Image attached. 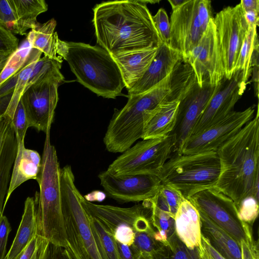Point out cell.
I'll list each match as a JSON object with an SVG mask.
<instances>
[{
  "mask_svg": "<svg viewBox=\"0 0 259 259\" xmlns=\"http://www.w3.org/2000/svg\"><path fill=\"white\" fill-rule=\"evenodd\" d=\"M157 1L105 2L93 8L97 42L111 56L158 47L162 42L147 4Z\"/></svg>",
  "mask_w": 259,
  "mask_h": 259,
  "instance_id": "6da1fadb",
  "label": "cell"
},
{
  "mask_svg": "<svg viewBox=\"0 0 259 259\" xmlns=\"http://www.w3.org/2000/svg\"><path fill=\"white\" fill-rule=\"evenodd\" d=\"M220 172L214 187L238 205L253 196L258 200L259 114L216 151Z\"/></svg>",
  "mask_w": 259,
  "mask_h": 259,
  "instance_id": "7a4b0ae2",
  "label": "cell"
},
{
  "mask_svg": "<svg viewBox=\"0 0 259 259\" xmlns=\"http://www.w3.org/2000/svg\"><path fill=\"white\" fill-rule=\"evenodd\" d=\"M57 54L65 60L78 82L105 98L115 99L125 85L112 56L103 48L58 38Z\"/></svg>",
  "mask_w": 259,
  "mask_h": 259,
  "instance_id": "3957f363",
  "label": "cell"
},
{
  "mask_svg": "<svg viewBox=\"0 0 259 259\" xmlns=\"http://www.w3.org/2000/svg\"><path fill=\"white\" fill-rule=\"evenodd\" d=\"M60 170L57 151L46 134L41 167L36 180L39 191L34 195L37 235L50 243L67 246L62 210Z\"/></svg>",
  "mask_w": 259,
  "mask_h": 259,
  "instance_id": "277c9868",
  "label": "cell"
},
{
  "mask_svg": "<svg viewBox=\"0 0 259 259\" xmlns=\"http://www.w3.org/2000/svg\"><path fill=\"white\" fill-rule=\"evenodd\" d=\"M170 74L148 91L128 96L125 105L114 113L103 138L108 152L122 153L142 138L152 112L169 93Z\"/></svg>",
  "mask_w": 259,
  "mask_h": 259,
  "instance_id": "5b68a950",
  "label": "cell"
},
{
  "mask_svg": "<svg viewBox=\"0 0 259 259\" xmlns=\"http://www.w3.org/2000/svg\"><path fill=\"white\" fill-rule=\"evenodd\" d=\"M220 172L216 151L193 154L173 153L157 177L162 184L174 187L188 199L197 192L214 188Z\"/></svg>",
  "mask_w": 259,
  "mask_h": 259,
  "instance_id": "8992f818",
  "label": "cell"
},
{
  "mask_svg": "<svg viewBox=\"0 0 259 259\" xmlns=\"http://www.w3.org/2000/svg\"><path fill=\"white\" fill-rule=\"evenodd\" d=\"M60 184L67 249L73 259H102L69 165L61 168Z\"/></svg>",
  "mask_w": 259,
  "mask_h": 259,
  "instance_id": "52a82bcc",
  "label": "cell"
},
{
  "mask_svg": "<svg viewBox=\"0 0 259 259\" xmlns=\"http://www.w3.org/2000/svg\"><path fill=\"white\" fill-rule=\"evenodd\" d=\"M79 199L87 213L98 220L122 244L130 246L137 232L154 231L149 199L132 207H120L93 203L81 194Z\"/></svg>",
  "mask_w": 259,
  "mask_h": 259,
  "instance_id": "ba28073f",
  "label": "cell"
},
{
  "mask_svg": "<svg viewBox=\"0 0 259 259\" xmlns=\"http://www.w3.org/2000/svg\"><path fill=\"white\" fill-rule=\"evenodd\" d=\"M175 145L171 135L160 139L142 140L117 157L106 171L114 176H157L171 157Z\"/></svg>",
  "mask_w": 259,
  "mask_h": 259,
  "instance_id": "9c48e42d",
  "label": "cell"
},
{
  "mask_svg": "<svg viewBox=\"0 0 259 259\" xmlns=\"http://www.w3.org/2000/svg\"><path fill=\"white\" fill-rule=\"evenodd\" d=\"M212 17L210 1L188 0L172 11L168 46L185 58L201 38Z\"/></svg>",
  "mask_w": 259,
  "mask_h": 259,
  "instance_id": "30bf717a",
  "label": "cell"
},
{
  "mask_svg": "<svg viewBox=\"0 0 259 259\" xmlns=\"http://www.w3.org/2000/svg\"><path fill=\"white\" fill-rule=\"evenodd\" d=\"M188 199L197 209L225 231L240 244L255 242L251 226L240 221L235 202L215 188L206 189Z\"/></svg>",
  "mask_w": 259,
  "mask_h": 259,
  "instance_id": "8fae6325",
  "label": "cell"
},
{
  "mask_svg": "<svg viewBox=\"0 0 259 259\" xmlns=\"http://www.w3.org/2000/svg\"><path fill=\"white\" fill-rule=\"evenodd\" d=\"M223 62L225 76L230 79L248 29L240 3L224 8L213 18Z\"/></svg>",
  "mask_w": 259,
  "mask_h": 259,
  "instance_id": "7c38bea8",
  "label": "cell"
},
{
  "mask_svg": "<svg viewBox=\"0 0 259 259\" xmlns=\"http://www.w3.org/2000/svg\"><path fill=\"white\" fill-rule=\"evenodd\" d=\"M183 59L192 68L200 88L216 86L225 77L213 17L198 43Z\"/></svg>",
  "mask_w": 259,
  "mask_h": 259,
  "instance_id": "4fadbf2b",
  "label": "cell"
},
{
  "mask_svg": "<svg viewBox=\"0 0 259 259\" xmlns=\"http://www.w3.org/2000/svg\"><path fill=\"white\" fill-rule=\"evenodd\" d=\"M254 106L241 111H233L225 118L202 132L190 136L178 154H193L216 151L252 119Z\"/></svg>",
  "mask_w": 259,
  "mask_h": 259,
  "instance_id": "5bb4252c",
  "label": "cell"
},
{
  "mask_svg": "<svg viewBox=\"0 0 259 259\" xmlns=\"http://www.w3.org/2000/svg\"><path fill=\"white\" fill-rule=\"evenodd\" d=\"M60 82L45 80L32 84L23 93L21 100L29 127L46 134L50 132L58 102Z\"/></svg>",
  "mask_w": 259,
  "mask_h": 259,
  "instance_id": "9a60e30c",
  "label": "cell"
},
{
  "mask_svg": "<svg viewBox=\"0 0 259 259\" xmlns=\"http://www.w3.org/2000/svg\"><path fill=\"white\" fill-rule=\"evenodd\" d=\"M106 194L121 203L139 202L151 199L160 190L162 183L156 176H114L106 170L98 175Z\"/></svg>",
  "mask_w": 259,
  "mask_h": 259,
  "instance_id": "2e32d148",
  "label": "cell"
},
{
  "mask_svg": "<svg viewBox=\"0 0 259 259\" xmlns=\"http://www.w3.org/2000/svg\"><path fill=\"white\" fill-rule=\"evenodd\" d=\"M246 84L242 80L241 70L236 72L230 79L225 77L198 118L190 136L216 124L234 111V107L243 95Z\"/></svg>",
  "mask_w": 259,
  "mask_h": 259,
  "instance_id": "e0dca14e",
  "label": "cell"
},
{
  "mask_svg": "<svg viewBox=\"0 0 259 259\" xmlns=\"http://www.w3.org/2000/svg\"><path fill=\"white\" fill-rule=\"evenodd\" d=\"M220 83L216 86L206 84L200 88L197 82L180 101L176 124L169 134L174 136L175 140L173 153H179L184 143L190 136L206 105L218 90Z\"/></svg>",
  "mask_w": 259,
  "mask_h": 259,
  "instance_id": "ac0fdd59",
  "label": "cell"
},
{
  "mask_svg": "<svg viewBox=\"0 0 259 259\" xmlns=\"http://www.w3.org/2000/svg\"><path fill=\"white\" fill-rule=\"evenodd\" d=\"M183 59L182 54L168 45L162 43L157 53L141 79L130 89L128 96L144 93L156 86L169 75Z\"/></svg>",
  "mask_w": 259,
  "mask_h": 259,
  "instance_id": "d6986e66",
  "label": "cell"
},
{
  "mask_svg": "<svg viewBox=\"0 0 259 259\" xmlns=\"http://www.w3.org/2000/svg\"><path fill=\"white\" fill-rule=\"evenodd\" d=\"M17 150V139L11 119L5 115L0 116V212L4 210Z\"/></svg>",
  "mask_w": 259,
  "mask_h": 259,
  "instance_id": "ffe728a7",
  "label": "cell"
},
{
  "mask_svg": "<svg viewBox=\"0 0 259 259\" xmlns=\"http://www.w3.org/2000/svg\"><path fill=\"white\" fill-rule=\"evenodd\" d=\"M41 157L35 150L27 149L24 142H17V150L12 168L4 209L14 191L26 181L36 180L40 171Z\"/></svg>",
  "mask_w": 259,
  "mask_h": 259,
  "instance_id": "44dd1931",
  "label": "cell"
},
{
  "mask_svg": "<svg viewBox=\"0 0 259 259\" xmlns=\"http://www.w3.org/2000/svg\"><path fill=\"white\" fill-rule=\"evenodd\" d=\"M158 47L112 55L127 90L142 77L155 57Z\"/></svg>",
  "mask_w": 259,
  "mask_h": 259,
  "instance_id": "7402d4cb",
  "label": "cell"
},
{
  "mask_svg": "<svg viewBox=\"0 0 259 259\" xmlns=\"http://www.w3.org/2000/svg\"><path fill=\"white\" fill-rule=\"evenodd\" d=\"M175 232L189 248H202L200 215L198 210L187 199L181 203L174 217Z\"/></svg>",
  "mask_w": 259,
  "mask_h": 259,
  "instance_id": "603a6c76",
  "label": "cell"
},
{
  "mask_svg": "<svg viewBox=\"0 0 259 259\" xmlns=\"http://www.w3.org/2000/svg\"><path fill=\"white\" fill-rule=\"evenodd\" d=\"M180 101H163L152 112L142 140L160 139L168 136L175 127Z\"/></svg>",
  "mask_w": 259,
  "mask_h": 259,
  "instance_id": "cb8c5ba5",
  "label": "cell"
},
{
  "mask_svg": "<svg viewBox=\"0 0 259 259\" xmlns=\"http://www.w3.org/2000/svg\"><path fill=\"white\" fill-rule=\"evenodd\" d=\"M199 213L201 233L211 246L226 259H242L240 244L203 213Z\"/></svg>",
  "mask_w": 259,
  "mask_h": 259,
  "instance_id": "d4e9b609",
  "label": "cell"
},
{
  "mask_svg": "<svg viewBox=\"0 0 259 259\" xmlns=\"http://www.w3.org/2000/svg\"><path fill=\"white\" fill-rule=\"evenodd\" d=\"M37 234L35 200L34 197H28L16 236L5 259L14 258Z\"/></svg>",
  "mask_w": 259,
  "mask_h": 259,
  "instance_id": "484cf974",
  "label": "cell"
},
{
  "mask_svg": "<svg viewBox=\"0 0 259 259\" xmlns=\"http://www.w3.org/2000/svg\"><path fill=\"white\" fill-rule=\"evenodd\" d=\"M56 24L54 18L42 24L37 22L27 33L26 40L31 49L40 51L44 56L63 61L56 53V42L59 38L57 33L55 32Z\"/></svg>",
  "mask_w": 259,
  "mask_h": 259,
  "instance_id": "4316f807",
  "label": "cell"
},
{
  "mask_svg": "<svg viewBox=\"0 0 259 259\" xmlns=\"http://www.w3.org/2000/svg\"><path fill=\"white\" fill-rule=\"evenodd\" d=\"M17 21L18 34H27L29 29H32L37 16L48 10V5L44 0H9Z\"/></svg>",
  "mask_w": 259,
  "mask_h": 259,
  "instance_id": "83f0119b",
  "label": "cell"
},
{
  "mask_svg": "<svg viewBox=\"0 0 259 259\" xmlns=\"http://www.w3.org/2000/svg\"><path fill=\"white\" fill-rule=\"evenodd\" d=\"M257 26H248L247 32L241 48L235 65V73L242 71V80L247 84L252 67L258 65V40Z\"/></svg>",
  "mask_w": 259,
  "mask_h": 259,
  "instance_id": "f1b7e54d",
  "label": "cell"
},
{
  "mask_svg": "<svg viewBox=\"0 0 259 259\" xmlns=\"http://www.w3.org/2000/svg\"><path fill=\"white\" fill-rule=\"evenodd\" d=\"M42 53L36 49H31L28 57L23 66L20 69L19 73L9 106L4 115L11 119L16 107L24 93L28 80L31 76L33 68L41 58Z\"/></svg>",
  "mask_w": 259,
  "mask_h": 259,
  "instance_id": "f546056e",
  "label": "cell"
},
{
  "mask_svg": "<svg viewBox=\"0 0 259 259\" xmlns=\"http://www.w3.org/2000/svg\"><path fill=\"white\" fill-rule=\"evenodd\" d=\"M203 248H188L175 233L165 244L161 243L151 259H202Z\"/></svg>",
  "mask_w": 259,
  "mask_h": 259,
  "instance_id": "4dcf8cb0",
  "label": "cell"
},
{
  "mask_svg": "<svg viewBox=\"0 0 259 259\" xmlns=\"http://www.w3.org/2000/svg\"><path fill=\"white\" fill-rule=\"evenodd\" d=\"M88 216L90 227L102 259H119L116 241L113 235L98 220L89 214Z\"/></svg>",
  "mask_w": 259,
  "mask_h": 259,
  "instance_id": "1f68e13d",
  "label": "cell"
},
{
  "mask_svg": "<svg viewBox=\"0 0 259 259\" xmlns=\"http://www.w3.org/2000/svg\"><path fill=\"white\" fill-rule=\"evenodd\" d=\"M62 61L46 56L40 58L33 68L26 90L32 84L45 80L53 79L61 83L63 82L64 77L60 72Z\"/></svg>",
  "mask_w": 259,
  "mask_h": 259,
  "instance_id": "d6a6232c",
  "label": "cell"
},
{
  "mask_svg": "<svg viewBox=\"0 0 259 259\" xmlns=\"http://www.w3.org/2000/svg\"><path fill=\"white\" fill-rule=\"evenodd\" d=\"M154 231L137 232L130 248L137 257H152L162 243L156 241L153 237Z\"/></svg>",
  "mask_w": 259,
  "mask_h": 259,
  "instance_id": "836d02e7",
  "label": "cell"
},
{
  "mask_svg": "<svg viewBox=\"0 0 259 259\" xmlns=\"http://www.w3.org/2000/svg\"><path fill=\"white\" fill-rule=\"evenodd\" d=\"M31 50L29 45L23 46L18 48L9 57L0 72V86L23 66Z\"/></svg>",
  "mask_w": 259,
  "mask_h": 259,
  "instance_id": "e575fe53",
  "label": "cell"
},
{
  "mask_svg": "<svg viewBox=\"0 0 259 259\" xmlns=\"http://www.w3.org/2000/svg\"><path fill=\"white\" fill-rule=\"evenodd\" d=\"M49 244L47 239L37 234L13 259H47Z\"/></svg>",
  "mask_w": 259,
  "mask_h": 259,
  "instance_id": "d590c367",
  "label": "cell"
},
{
  "mask_svg": "<svg viewBox=\"0 0 259 259\" xmlns=\"http://www.w3.org/2000/svg\"><path fill=\"white\" fill-rule=\"evenodd\" d=\"M152 224L155 231L163 230L167 232L169 238L175 233L174 217L169 213L160 210L151 201Z\"/></svg>",
  "mask_w": 259,
  "mask_h": 259,
  "instance_id": "8d00e7d4",
  "label": "cell"
},
{
  "mask_svg": "<svg viewBox=\"0 0 259 259\" xmlns=\"http://www.w3.org/2000/svg\"><path fill=\"white\" fill-rule=\"evenodd\" d=\"M236 206L239 219L251 227L258 214V200L253 196H248Z\"/></svg>",
  "mask_w": 259,
  "mask_h": 259,
  "instance_id": "74e56055",
  "label": "cell"
},
{
  "mask_svg": "<svg viewBox=\"0 0 259 259\" xmlns=\"http://www.w3.org/2000/svg\"><path fill=\"white\" fill-rule=\"evenodd\" d=\"M17 142H24L27 129L30 127L21 99L11 119Z\"/></svg>",
  "mask_w": 259,
  "mask_h": 259,
  "instance_id": "f35d334b",
  "label": "cell"
},
{
  "mask_svg": "<svg viewBox=\"0 0 259 259\" xmlns=\"http://www.w3.org/2000/svg\"><path fill=\"white\" fill-rule=\"evenodd\" d=\"M18 38L0 19V56L9 57L18 49Z\"/></svg>",
  "mask_w": 259,
  "mask_h": 259,
  "instance_id": "ab89813d",
  "label": "cell"
},
{
  "mask_svg": "<svg viewBox=\"0 0 259 259\" xmlns=\"http://www.w3.org/2000/svg\"><path fill=\"white\" fill-rule=\"evenodd\" d=\"M167 203L170 213L175 217L182 202L185 199L177 188L168 185H162L159 190Z\"/></svg>",
  "mask_w": 259,
  "mask_h": 259,
  "instance_id": "60d3db41",
  "label": "cell"
},
{
  "mask_svg": "<svg viewBox=\"0 0 259 259\" xmlns=\"http://www.w3.org/2000/svg\"><path fill=\"white\" fill-rule=\"evenodd\" d=\"M152 19L162 43L168 45L170 27L165 10L160 8L156 14L152 16Z\"/></svg>",
  "mask_w": 259,
  "mask_h": 259,
  "instance_id": "b9f144b4",
  "label": "cell"
},
{
  "mask_svg": "<svg viewBox=\"0 0 259 259\" xmlns=\"http://www.w3.org/2000/svg\"><path fill=\"white\" fill-rule=\"evenodd\" d=\"M0 19L13 34H18L17 21L9 0H0Z\"/></svg>",
  "mask_w": 259,
  "mask_h": 259,
  "instance_id": "7bdbcfd3",
  "label": "cell"
},
{
  "mask_svg": "<svg viewBox=\"0 0 259 259\" xmlns=\"http://www.w3.org/2000/svg\"><path fill=\"white\" fill-rule=\"evenodd\" d=\"M11 227L7 218L0 212V259L6 256L7 245Z\"/></svg>",
  "mask_w": 259,
  "mask_h": 259,
  "instance_id": "ee69618b",
  "label": "cell"
},
{
  "mask_svg": "<svg viewBox=\"0 0 259 259\" xmlns=\"http://www.w3.org/2000/svg\"><path fill=\"white\" fill-rule=\"evenodd\" d=\"M47 259H73L66 247L50 243Z\"/></svg>",
  "mask_w": 259,
  "mask_h": 259,
  "instance_id": "f6af8a7d",
  "label": "cell"
},
{
  "mask_svg": "<svg viewBox=\"0 0 259 259\" xmlns=\"http://www.w3.org/2000/svg\"><path fill=\"white\" fill-rule=\"evenodd\" d=\"M19 73V71L0 86V98L14 92Z\"/></svg>",
  "mask_w": 259,
  "mask_h": 259,
  "instance_id": "bcb514c9",
  "label": "cell"
},
{
  "mask_svg": "<svg viewBox=\"0 0 259 259\" xmlns=\"http://www.w3.org/2000/svg\"><path fill=\"white\" fill-rule=\"evenodd\" d=\"M201 242L202 247L209 259H226L211 246L207 239L202 234Z\"/></svg>",
  "mask_w": 259,
  "mask_h": 259,
  "instance_id": "7dc6e473",
  "label": "cell"
},
{
  "mask_svg": "<svg viewBox=\"0 0 259 259\" xmlns=\"http://www.w3.org/2000/svg\"><path fill=\"white\" fill-rule=\"evenodd\" d=\"M116 241L119 259H138L132 252L130 246Z\"/></svg>",
  "mask_w": 259,
  "mask_h": 259,
  "instance_id": "c3c4849f",
  "label": "cell"
},
{
  "mask_svg": "<svg viewBox=\"0 0 259 259\" xmlns=\"http://www.w3.org/2000/svg\"><path fill=\"white\" fill-rule=\"evenodd\" d=\"M244 16L248 26H258L259 11L250 10L243 11Z\"/></svg>",
  "mask_w": 259,
  "mask_h": 259,
  "instance_id": "681fc988",
  "label": "cell"
},
{
  "mask_svg": "<svg viewBox=\"0 0 259 259\" xmlns=\"http://www.w3.org/2000/svg\"><path fill=\"white\" fill-rule=\"evenodd\" d=\"M240 4L243 11L255 10L259 11L258 0H242Z\"/></svg>",
  "mask_w": 259,
  "mask_h": 259,
  "instance_id": "f907efd6",
  "label": "cell"
},
{
  "mask_svg": "<svg viewBox=\"0 0 259 259\" xmlns=\"http://www.w3.org/2000/svg\"><path fill=\"white\" fill-rule=\"evenodd\" d=\"M188 0H169L172 11L176 10L185 4Z\"/></svg>",
  "mask_w": 259,
  "mask_h": 259,
  "instance_id": "816d5d0a",
  "label": "cell"
},
{
  "mask_svg": "<svg viewBox=\"0 0 259 259\" xmlns=\"http://www.w3.org/2000/svg\"><path fill=\"white\" fill-rule=\"evenodd\" d=\"M9 57H3L0 56V70L3 68Z\"/></svg>",
  "mask_w": 259,
  "mask_h": 259,
  "instance_id": "f5cc1de1",
  "label": "cell"
},
{
  "mask_svg": "<svg viewBox=\"0 0 259 259\" xmlns=\"http://www.w3.org/2000/svg\"><path fill=\"white\" fill-rule=\"evenodd\" d=\"M202 253H203V255L205 259H209V258L207 256V255L206 254V253H205L203 249L202 250Z\"/></svg>",
  "mask_w": 259,
  "mask_h": 259,
  "instance_id": "db71d44e",
  "label": "cell"
},
{
  "mask_svg": "<svg viewBox=\"0 0 259 259\" xmlns=\"http://www.w3.org/2000/svg\"><path fill=\"white\" fill-rule=\"evenodd\" d=\"M138 259H151V257H146L143 256H139Z\"/></svg>",
  "mask_w": 259,
  "mask_h": 259,
  "instance_id": "11a10c76",
  "label": "cell"
},
{
  "mask_svg": "<svg viewBox=\"0 0 259 259\" xmlns=\"http://www.w3.org/2000/svg\"><path fill=\"white\" fill-rule=\"evenodd\" d=\"M202 259H205L203 255V253H202Z\"/></svg>",
  "mask_w": 259,
  "mask_h": 259,
  "instance_id": "9f6ffc18",
  "label": "cell"
}]
</instances>
